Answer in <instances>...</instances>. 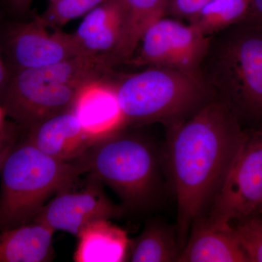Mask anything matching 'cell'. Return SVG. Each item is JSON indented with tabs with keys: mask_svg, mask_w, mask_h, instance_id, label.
Listing matches in <instances>:
<instances>
[{
	"mask_svg": "<svg viewBox=\"0 0 262 262\" xmlns=\"http://www.w3.org/2000/svg\"><path fill=\"white\" fill-rule=\"evenodd\" d=\"M262 201V130L247 136L211 209L210 222L230 225L256 213Z\"/></svg>",
	"mask_w": 262,
	"mask_h": 262,
	"instance_id": "9",
	"label": "cell"
},
{
	"mask_svg": "<svg viewBox=\"0 0 262 262\" xmlns=\"http://www.w3.org/2000/svg\"><path fill=\"white\" fill-rule=\"evenodd\" d=\"M234 222L231 225L248 262H262V215L253 213Z\"/></svg>",
	"mask_w": 262,
	"mask_h": 262,
	"instance_id": "20",
	"label": "cell"
},
{
	"mask_svg": "<svg viewBox=\"0 0 262 262\" xmlns=\"http://www.w3.org/2000/svg\"><path fill=\"white\" fill-rule=\"evenodd\" d=\"M180 253L177 227L152 220L139 235L130 239L127 261H177Z\"/></svg>",
	"mask_w": 262,
	"mask_h": 262,
	"instance_id": "17",
	"label": "cell"
},
{
	"mask_svg": "<svg viewBox=\"0 0 262 262\" xmlns=\"http://www.w3.org/2000/svg\"><path fill=\"white\" fill-rule=\"evenodd\" d=\"M10 75L7 72L6 67L2 58L1 51H0V105L3 101L7 84L9 80Z\"/></svg>",
	"mask_w": 262,
	"mask_h": 262,
	"instance_id": "25",
	"label": "cell"
},
{
	"mask_svg": "<svg viewBox=\"0 0 262 262\" xmlns=\"http://www.w3.org/2000/svg\"><path fill=\"white\" fill-rule=\"evenodd\" d=\"M10 1L17 9L24 10L28 8L32 0H10Z\"/></svg>",
	"mask_w": 262,
	"mask_h": 262,
	"instance_id": "26",
	"label": "cell"
},
{
	"mask_svg": "<svg viewBox=\"0 0 262 262\" xmlns=\"http://www.w3.org/2000/svg\"><path fill=\"white\" fill-rule=\"evenodd\" d=\"M242 22L262 28V0H251L247 15Z\"/></svg>",
	"mask_w": 262,
	"mask_h": 262,
	"instance_id": "24",
	"label": "cell"
},
{
	"mask_svg": "<svg viewBox=\"0 0 262 262\" xmlns=\"http://www.w3.org/2000/svg\"><path fill=\"white\" fill-rule=\"evenodd\" d=\"M125 18L122 0H105L84 15L73 33L83 54L104 56L110 63L121 44Z\"/></svg>",
	"mask_w": 262,
	"mask_h": 262,
	"instance_id": "12",
	"label": "cell"
},
{
	"mask_svg": "<svg viewBox=\"0 0 262 262\" xmlns=\"http://www.w3.org/2000/svg\"><path fill=\"white\" fill-rule=\"evenodd\" d=\"M165 166L177 204L181 251L192 224L208 215L248 136L218 100L169 128Z\"/></svg>",
	"mask_w": 262,
	"mask_h": 262,
	"instance_id": "1",
	"label": "cell"
},
{
	"mask_svg": "<svg viewBox=\"0 0 262 262\" xmlns=\"http://www.w3.org/2000/svg\"><path fill=\"white\" fill-rule=\"evenodd\" d=\"M7 116L6 113L4 108L0 105V131L3 130V127H5L6 121H5V117Z\"/></svg>",
	"mask_w": 262,
	"mask_h": 262,
	"instance_id": "27",
	"label": "cell"
},
{
	"mask_svg": "<svg viewBox=\"0 0 262 262\" xmlns=\"http://www.w3.org/2000/svg\"><path fill=\"white\" fill-rule=\"evenodd\" d=\"M50 1H51V2L56 1V0H50Z\"/></svg>",
	"mask_w": 262,
	"mask_h": 262,
	"instance_id": "29",
	"label": "cell"
},
{
	"mask_svg": "<svg viewBox=\"0 0 262 262\" xmlns=\"http://www.w3.org/2000/svg\"><path fill=\"white\" fill-rule=\"evenodd\" d=\"M179 262H248L232 225H219L206 217L191 227Z\"/></svg>",
	"mask_w": 262,
	"mask_h": 262,
	"instance_id": "13",
	"label": "cell"
},
{
	"mask_svg": "<svg viewBox=\"0 0 262 262\" xmlns=\"http://www.w3.org/2000/svg\"><path fill=\"white\" fill-rule=\"evenodd\" d=\"M211 37L192 24L163 16L146 29L139 43V54L127 63L168 67L200 77Z\"/></svg>",
	"mask_w": 262,
	"mask_h": 262,
	"instance_id": "7",
	"label": "cell"
},
{
	"mask_svg": "<svg viewBox=\"0 0 262 262\" xmlns=\"http://www.w3.org/2000/svg\"><path fill=\"white\" fill-rule=\"evenodd\" d=\"M54 232L38 222L0 231V262L53 261Z\"/></svg>",
	"mask_w": 262,
	"mask_h": 262,
	"instance_id": "16",
	"label": "cell"
},
{
	"mask_svg": "<svg viewBox=\"0 0 262 262\" xmlns=\"http://www.w3.org/2000/svg\"><path fill=\"white\" fill-rule=\"evenodd\" d=\"M48 27L39 16L10 29L6 48L15 70L46 67L84 55L73 34L50 33Z\"/></svg>",
	"mask_w": 262,
	"mask_h": 262,
	"instance_id": "10",
	"label": "cell"
},
{
	"mask_svg": "<svg viewBox=\"0 0 262 262\" xmlns=\"http://www.w3.org/2000/svg\"><path fill=\"white\" fill-rule=\"evenodd\" d=\"M125 10V26L120 47L110 60L114 66L127 61L139 47L146 29L165 16L166 0H122Z\"/></svg>",
	"mask_w": 262,
	"mask_h": 262,
	"instance_id": "18",
	"label": "cell"
},
{
	"mask_svg": "<svg viewBox=\"0 0 262 262\" xmlns=\"http://www.w3.org/2000/svg\"><path fill=\"white\" fill-rule=\"evenodd\" d=\"M6 122L3 130L0 131V168L3 162L20 139L18 125Z\"/></svg>",
	"mask_w": 262,
	"mask_h": 262,
	"instance_id": "23",
	"label": "cell"
},
{
	"mask_svg": "<svg viewBox=\"0 0 262 262\" xmlns=\"http://www.w3.org/2000/svg\"><path fill=\"white\" fill-rule=\"evenodd\" d=\"M209 0H166L165 16L187 19L191 22L199 14Z\"/></svg>",
	"mask_w": 262,
	"mask_h": 262,
	"instance_id": "22",
	"label": "cell"
},
{
	"mask_svg": "<svg viewBox=\"0 0 262 262\" xmlns=\"http://www.w3.org/2000/svg\"><path fill=\"white\" fill-rule=\"evenodd\" d=\"M199 74L237 119L262 117V28L241 22L212 35Z\"/></svg>",
	"mask_w": 262,
	"mask_h": 262,
	"instance_id": "3",
	"label": "cell"
},
{
	"mask_svg": "<svg viewBox=\"0 0 262 262\" xmlns=\"http://www.w3.org/2000/svg\"><path fill=\"white\" fill-rule=\"evenodd\" d=\"M27 130L26 139L32 145L62 161L80 158L101 139L84 126L72 110L45 119Z\"/></svg>",
	"mask_w": 262,
	"mask_h": 262,
	"instance_id": "11",
	"label": "cell"
},
{
	"mask_svg": "<svg viewBox=\"0 0 262 262\" xmlns=\"http://www.w3.org/2000/svg\"><path fill=\"white\" fill-rule=\"evenodd\" d=\"M74 161L111 188L126 211H149L163 196V156L139 136L118 131L99 139Z\"/></svg>",
	"mask_w": 262,
	"mask_h": 262,
	"instance_id": "4",
	"label": "cell"
},
{
	"mask_svg": "<svg viewBox=\"0 0 262 262\" xmlns=\"http://www.w3.org/2000/svg\"><path fill=\"white\" fill-rule=\"evenodd\" d=\"M106 57L80 55L55 64L16 70L10 75L1 106L7 116L25 127L72 110L90 84L108 80Z\"/></svg>",
	"mask_w": 262,
	"mask_h": 262,
	"instance_id": "2",
	"label": "cell"
},
{
	"mask_svg": "<svg viewBox=\"0 0 262 262\" xmlns=\"http://www.w3.org/2000/svg\"><path fill=\"white\" fill-rule=\"evenodd\" d=\"M125 126L185 121L215 100L201 77L175 69L149 67L113 83Z\"/></svg>",
	"mask_w": 262,
	"mask_h": 262,
	"instance_id": "5",
	"label": "cell"
},
{
	"mask_svg": "<svg viewBox=\"0 0 262 262\" xmlns=\"http://www.w3.org/2000/svg\"><path fill=\"white\" fill-rule=\"evenodd\" d=\"M251 0H209L189 24L206 36L241 23L246 18Z\"/></svg>",
	"mask_w": 262,
	"mask_h": 262,
	"instance_id": "19",
	"label": "cell"
},
{
	"mask_svg": "<svg viewBox=\"0 0 262 262\" xmlns=\"http://www.w3.org/2000/svg\"><path fill=\"white\" fill-rule=\"evenodd\" d=\"M105 0H56L51 2L46 13L40 16L47 27L64 26L73 19L85 15Z\"/></svg>",
	"mask_w": 262,
	"mask_h": 262,
	"instance_id": "21",
	"label": "cell"
},
{
	"mask_svg": "<svg viewBox=\"0 0 262 262\" xmlns=\"http://www.w3.org/2000/svg\"><path fill=\"white\" fill-rule=\"evenodd\" d=\"M82 175L55 194L33 222L47 226L53 232L63 231L77 237L89 224L100 220L120 218L126 212L103 190V183L89 173Z\"/></svg>",
	"mask_w": 262,
	"mask_h": 262,
	"instance_id": "8",
	"label": "cell"
},
{
	"mask_svg": "<svg viewBox=\"0 0 262 262\" xmlns=\"http://www.w3.org/2000/svg\"><path fill=\"white\" fill-rule=\"evenodd\" d=\"M256 213H259V214L262 215V201L261 203V204H260V206H258L257 211H256Z\"/></svg>",
	"mask_w": 262,
	"mask_h": 262,
	"instance_id": "28",
	"label": "cell"
},
{
	"mask_svg": "<svg viewBox=\"0 0 262 262\" xmlns=\"http://www.w3.org/2000/svg\"><path fill=\"white\" fill-rule=\"evenodd\" d=\"M83 173L74 160H57L19 139L0 168V231L32 223L52 195Z\"/></svg>",
	"mask_w": 262,
	"mask_h": 262,
	"instance_id": "6",
	"label": "cell"
},
{
	"mask_svg": "<svg viewBox=\"0 0 262 262\" xmlns=\"http://www.w3.org/2000/svg\"><path fill=\"white\" fill-rule=\"evenodd\" d=\"M76 262L127 261L130 238L126 231L108 220L95 221L77 236Z\"/></svg>",
	"mask_w": 262,
	"mask_h": 262,
	"instance_id": "15",
	"label": "cell"
},
{
	"mask_svg": "<svg viewBox=\"0 0 262 262\" xmlns=\"http://www.w3.org/2000/svg\"><path fill=\"white\" fill-rule=\"evenodd\" d=\"M81 122L100 139L125 126L113 82L101 80L81 93L72 108Z\"/></svg>",
	"mask_w": 262,
	"mask_h": 262,
	"instance_id": "14",
	"label": "cell"
}]
</instances>
